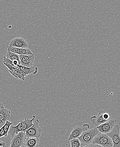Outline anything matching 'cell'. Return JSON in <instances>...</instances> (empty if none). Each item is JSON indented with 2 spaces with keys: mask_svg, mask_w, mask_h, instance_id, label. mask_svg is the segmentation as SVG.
Returning <instances> with one entry per match:
<instances>
[{
  "mask_svg": "<svg viewBox=\"0 0 120 147\" xmlns=\"http://www.w3.org/2000/svg\"><path fill=\"white\" fill-rule=\"evenodd\" d=\"M35 118V116L33 115L31 119L26 118L25 119H22L16 126H13L12 125L10 126L9 131V134L11 137V139L18 133L20 132H25L27 130L33 126V122Z\"/></svg>",
  "mask_w": 120,
  "mask_h": 147,
  "instance_id": "1",
  "label": "cell"
},
{
  "mask_svg": "<svg viewBox=\"0 0 120 147\" xmlns=\"http://www.w3.org/2000/svg\"><path fill=\"white\" fill-rule=\"evenodd\" d=\"M100 133L96 127L95 128L89 129L83 132L78 138L81 145V147H83L89 144H92L93 139Z\"/></svg>",
  "mask_w": 120,
  "mask_h": 147,
  "instance_id": "2",
  "label": "cell"
},
{
  "mask_svg": "<svg viewBox=\"0 0 120 147\" xmlns=\"http://www.w3.org/2000/svg\"><path fill=\"white\" fill-rule=\"evenodd\" d=\"M111 119V116L108 112L101 109L98 111L97 116H91L90 119L91 123L96 127Z\"/></svg>",
  "mask_w": 120,
  "mask_h": 147,
  "instance_id": "3",
  "label": "cell"
},
{
  "mask_svg": "<svg viewBox=\"0 0 120 147\" xmlns=\"http://www.w3.org/2000/svg\"><path fill=\"white\" fill-rule=\"evenodd\" d=\"M93 144H98L103 147H112L113 142L112 139L106 134L100 133L94 138Z\"/></svg>",
  "mask_w": 120,
  "mask_h": 147,
  "instance_id": "4",
  "label": "cell"
},
{
  "mask_svg": "<svg viewBox=\"0 0 120 147\" xmlns=\"http://www.w3.org/2000/svg\"><path fill=\"white\" fill-rule=\"evenodd\" d=\"M120 127L119 125H115L111 131L107 134L113 142L112 147H120Z\"/></svg>",
  "mask_w": 120,
  "mask_h": 147,
  "instance_id": "5",
  "label": "cell"
},
{
  "mask_svg": "<svg viewBox=\"0 0 120 147\" xmlns=\"http://www.w3.org/2000/svg\"><path fill=\"white\" fill-rule=\"evenodd\" d=\"M42 133V128L39 125V120L36 119L32 126L25 131L26 136L27 137H34L40 138Z\"/></svg>",
  "mask_w": 120,
  "mask_h": 147,
  "instance_id": "6",
  "label": "cell"
},
{
  "mask_svg": "<svg viewBox=\"0 0 120 147\" xmlns=\"http://www.w3.org/2000/svg\"><path fill=\"white\" fill-rule=\"evenodd\" d=\"M89 125L88 124H84L82 126L78 125V126L74 127L72 132L69 135L68 140H70L72 139H78L82 134V133L87 130H89Z\"/></svg>",
  "mask_w": 120,
  "mask_h": 147,
  "instance_id": "7",
  "label": "cell"
},
{
  "mask_svg": "<svg viewBox=\"0 0 120 147\" xmlns=\"http://www.w3.org/2000/svg\"><path fill=\"white\" fill-rule=\"evenodd\" d=\"M25 132H20L16 134L12 139L9 147H20L24 145L26 139Z\"/></svg>",
  "mask_w": 120,
  "mask_h": 147,
  "instance_id": "8",
  "label": "cell"
},
{
  "mask_svg": "<svg viewBox=\"0 0 120 147\" xmlns=\"http://www.w3.org/2000/svg\"><path fill=\"white\" fill-rule=\"evenodd\" d=\"M116 120L114 119H110L107 122L102 124L99 126L96 127L100 132L107 134L112 131L113 128Z\"/></svg>",
  "mask_w": 120,
  "mask_h": 147,
  "instance_id": "9",
  "label": "cell"
},
{
  "mask_svg": "<svg viewBox=\"0 0 120 147\" xmlns=\"http://www.w3.org/2000/svg\"><path fill=\"white\" fill-rule=\"evenodd\" d=\"M4 65L7 67L9 71L10 72L12 75L18 79H21L22 80H25L26 75L20 69H17L11 65L6 63H4Z\"/></svg>",
  "mask_w": 120,
  "mask_h": 147,
  "instance_id": "10",
  "label": "cell"
},
{
  "mask_svg": "<svg viewBox=\"0 0 120 147\" xmlns=\"http://www.w3.org/2000/svg\"><path fill=\"white\" fill-rule=\"evenodd\" d=\"M21 65L27 67L33 66L34 61V55H19Z\"/></svg>",
  "mask_w": 120,
  "mask_h": 147,
  "instance_id": "11",
  "label": "cell"
},
{
  "mask_svg": "<svg viewBox=\"0 0 120 147\" xmlns=\"http://www.w3.org/2000/svg\"><path fill=\"white\" fill-rule=\"evenodd\" d=\"M9 46L19 48H27L28 44L25 39L21 38H16L11 40Z\"/></svg>",
  "mask_w": 120,
  "mask_h": 147,
  "instance_id": "12",
  "label": "cell"
},
{
  "mask_svg": "<svg viewBox=\"0 0 120 147\" xmlns=\"http://www.w3.org/2000/svg\"><path fill=\"white\" fill-rule=\"evenodd\" d=\"M10 111L5 108H3L0 110V129L7 121H8L10 117Z\"/></svg>",
  "mask_w": 120,
  "mask_h": 147,
  "instance_id": "13",
  "label": "cell"
},
{
  "mask_svg": "<svg viewBox=\"0 0 120 147\" xmlns=\"http://www.w3.org/2000/svg\"><path fill=\"white\" fill-rule=\"evenodd\" d=\"M8 52H12L19 55H31L33 53L28 48H19L9 46Z\"/></svg>",
  "mask_w": 120,
  "mask_h": 147,
  "instance_id": "14",
  "label": "cell"
},
{
  "mask_svg": "<svg viewBox=\"0 0 120 147\" xmlns=\"http://www.w3.org/2000/svg\"><path fill=\"white\" fill-rule=\"evenodd\" d=\"M39 138L34 137H27L24 145L26 147H38L39 146Z\"/></svg>",
  "mask_w": 120,
  "mask_h": 147,
  "instance_id": "15",
  "label": "cell"
},
{
  "mask_svg": "<svg viewBox=\"0 0 120 147\" xmlns=\"http://www.w3.org/2000/svg\"><path fill=\"white\" fill-rule=\"evenodd\" d=\"M12 125V123L10 121H7L0 129V138L2 137H7L10 126Z\"/></svg>",
  "mask_w": 120,
  "mask_h": 147,
  "instance_id": "16",
  "label": "cell"
},
{
  "mask_svg": "<svg viewBox=\"0 0 120 147\" xmlns=\"http://www.w3.org/2000/svg\"><path fill=\"white\" fill-rule=\"evenodd\" d=\"M20 67L21 70H22L26 76L31 74H35L38 72V68L33 66L30 67H27L20 65Z\"/></svg>",
  "mask_w": 120,
  "mask_h": 147,
  "instance_id": "17",
  "label": "cell"
},
{
  "mask_svg": "<svg viewBox=\"0 0 120 147\" xmlns=\"http://www.w3.org/2000/svg\"><path fill=\"white\" fill-rule=\"evenodd\" d=\"M6 57L8 59H10L12 61H17L18 62L19 64L21 65V62H20V57L19 55L14 53H12V52H7V56Z\"/></svg>",
  "mask_w": 120,
  "mask_h": 147,
  "instance_id": "18",
  "label": "cell"
},
{
  "mask_svg": "<svg viewBox=\"0 0 120 147\" xmlns=\"http://www.w3.org/2000/svg\"><path fill=\"white\" fill-rule=\"evenodd\" d=\"M71 147H80L81 143L78 139H74L70 140Z\"/></svg>",
  "mask_w": 120,
  "mask_h": 147,
  "instance_id": "19",
  "label": "cell"
},
{
  "mask_svg": "<svg viewBox=\"0 0 120 147\" xmlns=\"http://www.w3.org/2000/svg\"><path fill=\"white\" fill-rule=\"evenodd\" d=\"M6 147V144L5 142L0 140V147Z\"/></svg>",
  "mask_w": 120,
  "mask_h": 147,
  "instance_id": "20",
  "label": "cell"
},
{
  "mask_svg": "<svg viewBox=\"0 0 120 147\" xmlns=\"http://www.w3.org/2000/svg\"><path fill=\"white\" fill-rule=\"evenodd\" d=\"M92 147H103L101 146L100 145H98V144H95L92 143Z\"/></svg>",
  "mask_w": 120,
  "mask_h": 147,
  "instance_id": "21",
  "label": "cell"
},
{
  "mask_svg": "<svg viewBox=\"0 0 120 147\" xmlns=\"http://www.w3.org/2000/svg\"><path fill=\"white\" fill-rule=\"evenodd\" d=\"M3 108H4V106H3V103H2L1 102H0V110Z\"/></svg>",
  "mask_w": 120,
  "mask_h": 147,
  "instance_id": "22",
  "label": "cell"
},
{
  "mask_svg": "<svg viewBox=\"0 0 120 147\" xmlns=\"http://www.w3.org/2000/svg\"><path fill=\"white\" fill-rule=\"evenodd\" d=\"M83 147H92V144H89Z\"/></svg>",
  "mask_w": 120,
  "mask_h": 147,
  "instance_id": "23",
  "label": "cell"
},
{
  "mask_svg": "<svg viewBox=\"0 0 120 147\" xmlns=\"http://www.w3.org/2000/svg\"><path fill=\"white\" fill-rule=\"evenodd\" d=\"M20 147H26L25 146V145H22V146H21Z\"/></svg>",
  "mask_w": 120,
  "mask_h": 147,
  "instance_id": "24",
  "label": "cell"
},
{
  "mask_svg": "<svg viewBox=\"0 0 120 147\" xmlns=\"http://www.w3.org/2000/svg\"><path fill=\"white\" fill-rule=\"evenodd\" d=\"M0 1H1V0H0Z\"/></svg>",
  "mask_w": 120,
  "mask_h": 147,
  "instance_id": "25",
  "label": "cell"
},
{
  "mask_svg": "<svg viewBox=\"0 0 120 147\" xmlns=\"http://www.w3.org/2000/svg\"></svg>",
  "mask_w": 120,
  "mask_h": 147,
  "instance_id": "26",
  "label": "cell"
}]
</instances>
